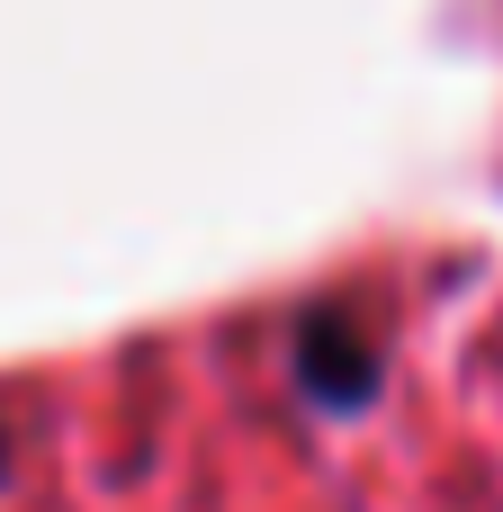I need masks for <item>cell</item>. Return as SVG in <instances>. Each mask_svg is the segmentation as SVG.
Listing matches in <instances>:
<instances>
[{"label": "cell", "mask_w": 503, "mask_h": 512, "mask_svg": "<svg viewBox=\"0 0 503 512\" xmlns=\"http://www.w3.org/2000/svg\"><path fill=\"white\" fill-rule=\"evenodd\" d=\"M288 369H297V387L315 405H342V414L378 396V342L360 333L351 306H315L297 324V342H288Z\"/></svg>", "instance_id": "1"}]
</instances>
